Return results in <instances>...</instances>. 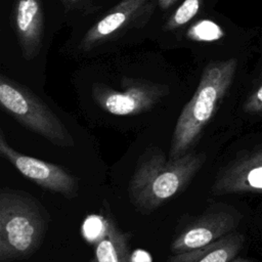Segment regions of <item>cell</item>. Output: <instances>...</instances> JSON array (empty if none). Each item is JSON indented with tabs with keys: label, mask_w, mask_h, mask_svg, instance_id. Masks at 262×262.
Here are the masks:
<instances>
[{
	"label": "cell",
	"mask_w": 262,
	"mask_h": 262,
	"mask_svg": "<svg viewBox=\"0 0 262 262\" xmlns=\"http://www.w3.org/2000/svg\"><path fill=\"white\" fill-rule=\"evenodd\" d=\"M207 155L189 150L167 159L159 146L146 148L137 159L128 183V198L135 210L150 214L184 190L206 163Z\"/></svg>",
	"instance_id": "6da1fadb"
},
{
	"label": "cell",
	"mask_w": 262,
	"mask_h": 262,
	"mask_svg": "<svg viewBox=\"0 0 262 262\" xmlns=\"http://www.w3.org/2000/svg\"><path fill=\"white\" fill-rule=\"evenodd\" d=\"M50 215L28 191L4 187L0 191V262L29 259L42 246Z\"/></svg>",
	"instance_id": "7a4b0ae2"
},
{
	"label": "cell",
	"mask_w": 262,
	"mask_h": 262,
	"mask_svg": "<svg viewBox=\"0 0 262 262\" xmlns=\"http://www.w3.org/2000/svg\"><path fill=\"white\" fill-rule=\"evenodd\" d=\"M237 68L236 58L209 63L203 71L196 90L182 108L172 133L169 159L188 152L199 140L219 103L229 89Z\"/></svg>",
	"instance_id": "3957f363"
},
{
	"label": "cell",
	"mask_w": 262,
	"mask_h": 262,
	"mask_svg": "<svg viewBox=\"0 0 262 262\" xmlns=\"http://www.w3.org/2000/svg\"><path fill=\"white\" fill-rule=\"evenodd\" d=\"M0 103L3 110L28 130L59 147H72L75 139L54 112L27 87L0 77Z\"/></svg>",
	"instance_id": "277c9868"
},
{
	"label": "cell",
	"mask_w": 262,
	"mask_h": 262,
	"mask_svg": "<svg viewBox=\"0 0 262 262\" xmlns=\"http://www.w3.org/2000/svg\"><path fill=\"white\" fill-rule=\"evenodd\" d=\"M242 214L225 204H214L202 214L190 217L176 231L170 244L171 254H178L208 246L235 231Z\"/></svg>",
	"instance_id": "5b68a950"
},
{
	"label": "cell",
	"mask_w": 262,
	"mask_h": 262,
	"mask_svg": "<svg viewBox=\"0 0 262 262\" xmlns=\"http://www.w3.org/2000/svg\"><path fill=\"white\" fill-rule=\"evenodd\" d=\"M123 89L116 90L95 85L92 95L95 102L106 113L115 116H135L150 111L169 93L167 86L146 81L125 79Z\"/></svg>",
	"instance_id": "8992f818"
},
{
	"label": "cell",
	"mask_w": 262,
	"mask_h": 262,
	"mask_svg": "<svg viewBox=\"0 0 262 262\" xmlns=\"http://www.w3.org/2000/svg\"><path fill=\"white\" fill-rule=\"evenodd\" d=\"M0 155L8 161L24 177L38 186L72 200L78 195L79 180L63 167L24 155L6 140L0 131Z\"/></svg>",
	"instance_id": "52a82bcc"
},
{
	"label": "cell",
	"mask_w": 262,
	"mask_h": 262,
	"mask_svg": "<svg viewBox=\"0 0 262 262\" xmlns=\"http://www.w3.org/2000/svg\"><path fill=\"white\" fill-rule=\"evenodd\" d=\"M214 195L230 193H262V147L231 161L213 182Z\"/></svg>",
	"instance_id": "ba28073f"
},
{
	"label": "cell",
	"mask_w": 262,
	"mask_h": 262,
	"mask_svg": "<svg viewBox=\"0 0 262 262\" xmlns=\"http://www.w3.org/2000/svg\"><path fill=\"white\" fill-rule=\"evenodd\" d=\"M151 6V0H122L87 31L82 40V48L91 49L113 38L131 27L139 16L148 15Z\"/></svg>",
	"instance_id": "9c48e42d"
},
{
	"label": "cell",
	"mask_w": 262,
	"mask_h": 262,
	"mask_svg": "<svg viewBox=\"0 0 262 262\" xmlns=\"http://www.w3.org/2000/svg\"><path fill=\"white\" fill-rule=\"evenodd\" d=\"M13 25L23 56L27 60L33 59L42 47L44 36L41 0H15Z\"/></svg>",
	"instance_id": "30bf717a"
},
{
	"label": "cell",
	"mask_w": 262,
	"mask_h": 262,
	"mask_svg": "<svg viewBox=\"0 0 262 262\" xmlns=\"http://www.w3.org/2000/svg\"><path fill=\"white\" fill-rule=\"evenodd\" d=\"M244 244V234L233 231L208 246L172 254L168 257V262H231L237 257Z\"/></svg>",
	"instance_id": "8fae6325"
},
{
	"label": "cell",
	"mask_w": 262,
	"mask_h": 262,
	"mask_svg": "<svg viewBox=\"0 0 262 262\" xmlns=\"http://www.w3.org/2000/svg\"><path fill=\"white\" fill-rule=\"evenodd\" d=\"M131 234L123 232L112 216L105 215L101 236L93 244L95 262H132L129 250Z\"/></svg>",
	"instance_id": "7c38bea8"
},
{
	"label": "cell",
	"mask_w": 262,
	"mask_h": 262,
	"mask_svg": "<svg viewBox=\"0 0 262 262\" xmlns=\"http://www.w3.org/2000/svg\"><path fill=\"white\" fill-rule=\"evenodd\" d=\"M189 40L198 42H213L224 36L222 28L210 19H201L194 23L186 32Z\"/></svg>",
	"instance_id": "4fadbf2b"
},
{
	"label": "cell",
	"mask_w": 262,
	"mask_h": 262,
	"mask_svg": "<svg viewBox=\"0 0 262 262\" xmlns=\"http://www.w3.org/2000/svg\"><path fill=\"white\" fill-rule=\"evenodd\" d=\"M203 0H184L165 24V30L173 31L183 27L200 11Z\"/></svg>",
	"instance_id": "5bb4252c"
},
{
	"label": "cell",
	"mask_w": 262,
	"mask_h": 262,
	"mask_svg": "<svg viewBox=\"0 0 262 262\" xmlns=\"http://www.w3.org/2000/svg\"><path fill=\"white\" fill-rule=\"evenodd\" d=\"M105 226V215H91L88 216L83 225L82 233L83 236L92 245L101 236Z\"/></svg>",
	"instance_id": "9a60e30c"
},
{
	"label": "cell",
	"mask_w": 262,
	"mask_h": 262,
	"mask_svg": "<svg viewBox=\"0 0 262 262\" xmlns=\"http://www.w3.org/2000/svg\"><path fill=\"white\" fill-rule=\"evenodd\" d=\"M244 108L248 113L262 112V84L248 97Z\"/></svg>",
	"instance_id": "2e32d148"
},
{
	"label": "cell",
	"mask_w": 262,
	"mask_h": 262,
	"mask_svg": "<svg viewBox=\"0 0 262 262\" xmlns=\"http://www.w3.org/2000/svg\"><path fill=\"white\" fill-rule=\"evenodd\" d=\"M132 262H150V256L148 253L142 251V250H137L135 251L132 255Z\"/></svg>",
	"instance_id": "e0dca14e"
},
{
	"label": "cell",
	"mask_w": 262,
	"mask_h": 262,
	"mask_svg": "<svg viewBox=\"0 0 262 262\" xmlns=\"http://www.w3.org/2000/svg\"><path fill=\"white\" fill-rule=\"evenodd\" d=\"M178 0H158L159 6L162 10L169 9L174 3H176Z\"/></svg>",
	"instance_id": "ac0fdd59"
},
{
	"label": "cell",
	"mask_w": 262,
	"mask_h": 262,
	"mask_svg": "<svg viewBox=\"0 0 262 262\" xmlns=\"http://www.w3.org/2000/svg\"><path fill=\"white\" fill-rule=\"evenodd\" d=\"M231 262H255V261L248 258H244V257H236Z\"/></svg>",
	"instance_id": "d6986e66"
},
{
	"label": "cell",
	"mask_w": 262,
	"mask_h": 262,
	"mask_svg": "<svg viewBox=\"0 0 262 262\" xmlns=\"http://www.w3.org/2000/svg\"><path fill=\"white\" fill-rule=\"evenodd\" d=\"M69 1H74V0H69Z\"/></svg>",
	"instance_id": "ffe728a7"
}]
</instances>
